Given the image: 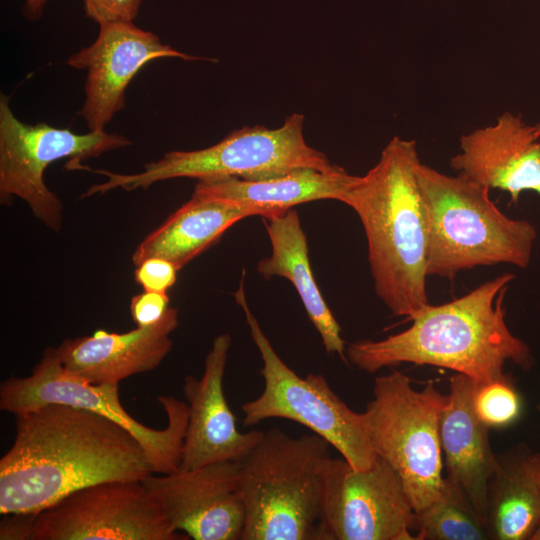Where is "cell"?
<instances>
[{"mask_svg": "<svg viewBox=\"0 0 540 540\" xmlns=\"http://www.w3.org/2000/svg\"><path fill=\"white\" fill-rule=\"evenodd\" d=\"M126 137L103 131L77 134L47 123L26 124L0 96V198L10 204L13 197L24 200L34 216L54 231L61 230L62 203L45 184L44 172L53 162L70 158L68 167L108 151L126 147Z\"/></svg>", "mask_w": 540, "mask_h": 540, "instance_id": "cell-10", "label": "cell"}, {"mask_svg": "<svg viewBox=\"0 0 540 540\" xmlns=\"http://www.w3.org/2000/svg\"><path fill=\"white\" fill-rule=\"evenodd\" d=\"M168 424L153 429L138 422L121 405L118 385L92 384L70 374L61 364L55 347L44 350L27 377H10L0 386V409L15 415L46 404L59 403L103 415L128 430L142 445L153 473L179 470L188 404L172 396H160Z\"/></svg>", "mask_w": 540, "mask_h": 540, "instance_id": "cell-9", "label": "cell"}, {"mask_svg": "<svg viewBox=\"0 0 540 540\" xmlns=\"http://www.w3.org/2000/svg\"><path fill=\"white\" fill-rule=\"evenodd\" d=\"M514 278L505 273L460 298L428 304L406 330L377 341L350 343L346 358L368 373L413 363L453 370L479 384L503 378L507 361L529 370L530 349L505 321L504 298Z\"/></svg>", "mask_w": 540, "mask_h": 540, "instance_id": "cell-2", "label": "cell"}, {"mask_svg": "<svg viewBox=\"0 0 540 540\" xmlns=\"http://www.w3.org/2000/svg\"><path fill=\"white\" fill-rule=\"evenodd\" d=\"M231 346L227 333L216 336L208 352L201 378L187 375L183 392L188 404V423L179 470H193L221 461H242L262 432H241L224 395L223 378Z\"/></svg>", "mask_w": 540, "mask_h": 540, "instance_id": "cell-15", "label": "cell"}, {"mask_svg": "<svg viewBox=\"0 0 540 540\" xmlns=\"http://www.w3.org/2000/svg\"><path fill=\"white\" fill-rule=\"evenodd\" d=\"M252 216L239 205L195 192L191 199L148 234L132 254L134 265L160 257L181 270L217 242L234 223Z\"/></svg>", "mask_w": 540, "mask_h": 540, "instance_id": "cell-21", "label": "cell"}, {"mask_svg": "<svg viewBox=\"0 0 540 540\" xmlns=\"http://www.w3.org/2000/svg\"><path fill=\"white\" fill-rule=\"evenodd\" d=\"M415 540H486L484 519L446 477L440 497L416 513Z\"/></svg>", "mask_w": 540, "mask_h": 540, "instance_id": "cell-23", "label": "cell"}, {"mask_svg": "<svg viewBox=\"0 0 540 540\" xmlns=\"http://www.w3.org/2000/svg\"><path fill=\"white\" fill-rule=\"evenodd\" d=\"M169 308V297L165 292L144 291L130 302V314L137 327L160 321Z\"/></svg>", "mask_w": 540, "mask_h": 540, "instance_id": "cell-27", "label": "cell"}, {"mask_svg": "<svg viewBox=\"0 0 540 540\" xmlns=\"http://www.w3.org/2000/svg\"><path fill=\"white\" fill-rule=\"evenodd\" d=\"M331 445L317 434L263 431L239 462L244 507L240 540H321L320 517Z\"/></svg>", "mask_w": 540, "mask_h": 540, "instance_id": "cell-4", "label": "cell"}, {"mask_svg": "<svg viewBox=\"0 0 540 540\" xmlns=\"http://www.w3.org/2000/svg\"><path fill=\"white\" fill-rule=\"evenodd\" d=\"M177 271L168 260L151 257L136 265L134 277L144 291L167 293L176 282Z\"/></svg>", "mask_w": 540, "mask_h": 540, "instance_id": "cell-26", "label": "cell"}, {"mask_svg": "<svg viewBox=\"0 0 540 540\" xmlns=\"http://www.w3.org/2000/svg\"><path fill=\"white\" fill-rule=\"evenodd\" d=\"M142 481H108L36 514L31 540H179Z\"/></svg>", "mask_w": 540, "mask_h": 540, "instance_id": "cell-12", "label": "cell"}, {"mask_svg": "<svg viewBox=\"0 0 540 540\" xmlns=\"http://www.w3.org/2000/svg\"><path fill=\"white\" fill-rule=\"evenodd\" d=\"M529 453L519 444L498 456L487 494L489 539L532 540L539 527L540 492L526 468Z\"/></svg>", "mask_w": 540, "mask_h": 540, "instance_id": "cell-22", "label": "cell"}, {"mask_svg": "<svg viewBox=\"0 0 540 540\" xmlns=\"http://www.w3.org/2000/svg\"><path fill=\"white\" fill-rule=\"evenodd\" d=\"M99 27L95 41L67 60L69 66L87 71L80 115L89 131H103L125 107L127 86L148 62L167 57L198 59L162 43L156 34L138 28L133 22Z\"/></svg>", "mask_w": 540, "mask_h": 540, "instance_id": "cell-14", "label": "cell"}, {"mask_svg": "<svg viewBox=\"0 0 540 540\" xmlns=\"http://www.w3.org/2000/svg\"><path fill=\"white\" fill-rule=\"evenodd\" d=\"M447 401L433 382L415 390L408 376L393 370L375 379L364 412L373 451L398 474L415 513L445 486L440 419Z\"/></svg>", "mask_w": 540, "mask_h": 540, "instance_id": "cell-7", "label": "cell"}, {"mask_svg": "<svg viewBox=\"0 0 540 540\" xmlns=\"http://www.w3.org/2000/svg\"><path fill=\"white\" fill-rule=\"evenodd\" d=\"M417 178L427 224L428 276L451 279L477 266L529 265L535 227L502 213L491 201L490 189L423 163Z\"/></svg>", "mask_w": 540, "mask_h": 540, "instance_id": "cell-5", "label": "cell"}, {"mask_svg": "<svg viewBox=\"0 0 540 540\" xmlns=\"http://www.w3.org/2000/svg\"><path fill=\"white\" fill-rule=\"evenodd\" d=\"M243 280L234 296L260 353L264 380L262 393L241 406L243 424L252 426L269 418L292 420L325 439L352 468H370L378 456L370 444L365 413L353 411L322 374L301 377L285 364L250 311Z\"/></svg>", "mask_w": 540, "mask_h": 540, "instance_id": "cell-8", "label": "cell"}, {"mask_svg": "<svg viewBox=\"0 0 540 540\" xmlns=\"http://www.w3.org/2000/svg\"><path fill=\"white\" fill-rule=\"evenodd\" d=\"M49 0H25L23 14L29 20H38Z\"/></svg>", "mask_w": 540, "mask_h": 540, "instance_id": "cell-30", "label": "cell"}, {"mask_svg": "<svg viewBox=\"0 0 540 540\" xmlns=\"http://www.w3.org/2000/svg\"><path fill=\"white\" fill-rule=\"evenodd\" d=\"M415 140L393 137L376 165L356 176L343 203L364 228L377 296L395 316L411 320L428 304V233L417 178Z\"/></svg>", "mask_w": 540, "mask_h": 540, "instance_id": "cell-3", "label": "cell"}, {"mask_svg": "<svg viewBox=\"0 0 540 540\" xmlns=\"http://www.w3.org/2000/svg\"><path fill=\"white\" fill-rule=\"evenodd\" d=\"M538 409L540 410V404L538 405Z\"/></svg>", "mask_w": 540, "mask_h": 540, "instance_id": "cell-32", "label": "cell"}, {"mask_svg": "<svg viewBox=\"0 0 540 540\" xmlns=\"http://www.w3.org/2000/svg\"><path fill=\"white\" fill-rule=\"evenodd\" d=\"M356 176L343 167L328 171L301 168L259 180L235 177L198 180L195 192L233 202L263 218L281 215L305 202L332 199L343 201Z\"/></svg>", "mask_w": 540, "mask_h": 540, "instance_id": "cell-19", "label": "cell"}, {"mask_svg": "<svg viewBox=\"0 0 540 540\" xmlns=\"http://www.w3.org/2000/svg\"><path fill=\"white\" fill-rule=\"evenodd\" d=\"M124 427L98 413L51 403L16 415V435L0 460V513L38 514L73 492L152 474Z\"/></svg>", "mask_w": 540, "mask_h": 540, "instance_id": "cell-1", "label": "cell"}, {"mask_svg": "<svg viewBox=\"0 0 540 540\" xmlns=\"http://www.w3.org/2000/svg\"><path fill=\"white\" fill-rule=\"evenodd\" d=\"M0 524L1 540H31L36 514H5Z\"/></svg>", "mask_w": 540, "mask_h": 540, "instance_id": "cell-28", "label": "cell"}, {"mask_svg": "<svg viewBox=\"0 0 540 540\" xmlns=\"http://www.w3.org/2000/svg\"><path fill=\"white\" fill-rule=\"evenodd\" d=\"M264 225L272 253L259 261L258 273L266 279L280 276L292 283L326 352L338 354L345 361L346 348L341 327L322 297L312 274L307 238L297 211L290 209L281 215L264 218Z\"/></svg>", "mask_w": 540, "mask_h": 540, "instance_id": "cell-20", "label": "cell"}, {"mask_svg": "<svg viewBox=\"0 0 540 540\" xmlns=\"http://www.w3.org/2000/svg\"><path fill=\"white\" fill-rule=\"evenodd\" d=\"M304 116L293 113L276 129L256 125L233 131L217 144L194 151H171L144 165L135 174L107 170H84L101 174L106 181L90 186L82 197L104 194L121 188L133 191L174 178L197 180L235 177L259 180L301 168L328 171L332 164L326 155L309 146L303 135Z\"/></svg>", "mask_w": 540, "mask_h": 540, "instance_id": "cell-6", "label": "cell"}, {"mask_svg": "<svg viewBox=\"0 0 540 540\" xmlns=\"http://www.w3.org/2000/svg\"><path fill=\"white\" fill-rule=\"evenodd\" d=\"M534 126H535V129H536V132H537L538 136L540 137V122L538 124L534 125Z\"/></svg>", "mask_w": 540, "mask_h": 540, "instance_id": "cell-31", "label": "cell"}, {"mask_svg": "<svg viewBox=\"0 0 540 540\" xmlns=\"http://www.w3.org/2000/svg\"><path fill=\"white\" fill-rule=\"evenodd\" d=\"M526 468L535 481L540 492V453H529L526 459ZM532 540H540V524Z\"/></svg>", "mask_w": 540, "mask_h": 540, "instance_id": "cell-29", "label": "cell"}, {"mask_svg": "<svg viewBox=\"0 0 540 540\" xmlns=\"http://www.w3.org/2000/svg\"><path fill=\"white\" fill-rule=\"evenodd\" d=\"M142 0H83L85 15L99 25L133 22Z\"/></svg>", "mask_w": 540, "mask_h": 540, "instance_id": "cell-25", "label": "cell"}, {"mask_svg": "<svg viewBox=\"0 0 540 540\" xmlns=\"http://www.w3.org/2000/svg\"><path fill=\"white\" fill-rule=\"evenodd\" d=\"M178 326V310L170 307L149 326L125 333L97 330L92 335L65 339L55 348L63 367L92 384H115L156 369L173 347L170 334Z\"/></svg>", "mask_w": 540, "mask_h": 540, "instance_id": "cell-17", "label": "cell"}, {"mask_svg": "<svg viewBox=\"0 0 540 540\" xmlns=\"http://www.w3.org/2000/svg\"><path fill=\"white\" fill-rule=\"evenodd\" d=\"M478 418L489 428H503L515 423L522 412V400L510 377L478 383L473 396Z\"/></svg>", "mask_w": 540, "mask_h": 540, "instance_id": "cell-24", "label": "cell"}, {"mask_svg": "<svg viewBox=\"0 0 540 540\" xmlns=\"http://www.w3.org/2000/svg\"><path fill=\"white\" fill-rule=\"evenodd\" d=\"M460 148L450 160L459 175L509 193L514 203L524 191L540 195V137L521 115L505 112L495 124L462 135Z\"/></svg>", "mask_w": 540, "mask_h": 540, "instance_id": "cell-16", "label": "cell"}, {"mask_svg": "<svg viewBox=\"0 0 540 540\" xmlns=\"http://www.w3.org/2000/svg\"><path fill=\"white\" fill-rule=\"evenodd\" d=\"M478 382L457 373L450 379L448 401L440 419V441L447 478L484 519L490 480L498 466L489 427L476 415L473 396Z\"/></svg>", "mask_w": 540, "mask_h": 540, "instance_id": "cell-18", "label": "cell"}, {"mask_svg": "<svg viewBox=\"0 0 540 540\" xmlns=\"http://www.w3.org/2000/svg\"><path fill=\"white\" fill-rule=\"evenodd\" d=\"M239 462L221 461L142 480L176 532L194 540H240L244 507Z\"/></svg>", "mask_w": 540, "mask_h": 540, "instance_id": "cell-13", "label": "cell"}, {"mask_svg": "<svg viewBox=\"0 0 540 540\" xmlns=\"http://www.w3.org/2000/svg\"><path fill=\"white\" fill-rule=\"evenodd\" d=\"M416 513L403 483L383 459L356 470L331 458L325 473L321 540H415Z\"/></svg>", "mask_w": 540, "mask_h": 540, "instance_id": "cell-11", "label": "cell"}]
</instances>
